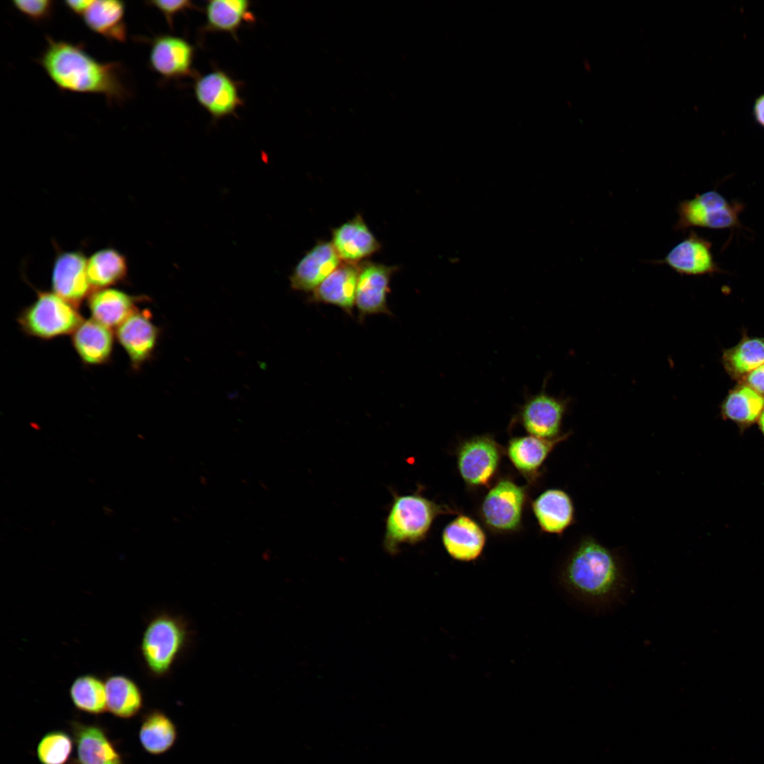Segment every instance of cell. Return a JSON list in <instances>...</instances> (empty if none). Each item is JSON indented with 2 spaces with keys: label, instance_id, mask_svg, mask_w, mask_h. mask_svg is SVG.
I'll return each mask as SVG.
<instances>
[{
  "label": "cell",
  "instance_id": "obj_36",
  "mask_svg": "<svg viewBox=\"0 0 764 764\" xmlns=\"http://www.w3.org/2000/svg\"><path fill=\"white\" fill-rule=\"evenodd\" d=\"M748 386L760 394H764V364L748 374Z\"/></svg>",
  "mask_w": 764,
  "mask_h": 764
},
{
  "label": "cell",
  "instance_id": "obj_1",
  "mask_svg": "<svg viewBox=\"0 0 764 764\" xmlns=\"http://www.w3.org/2000/svg\"><path fill=\"white\" fill-rule=\"evenodd\" d=\"M47 45L37 62L63 91L99 94L109 103H121L131 96L125 69L118 62H101L80 43L47 36Z\"/></svg>",
  "mask_w": 764,
  "mask_h": 764
},
{
  "label": "cell",
  "instance_id": "obj_20",
  "mask_svg": "<svg viewBox=\"0 0 764 764\" xmlns=\"http://www.w3.org/2000/svg\"><path fill=\"white\" fill-rule=\"evenodd\" d=\"M114 340L111 328L92 318L83 320L71 334L73 347L87 365H100L109 361Z\"/></svg>",
  "mask_w": 764,
  "mask_h": 764
},
{
  "label": "cell",
  "instance_id": "obj_4",
  "mask_svg": "<svg viewBox=\"0 0 764 764\" xmlns=\"http://www.w3.org/2000/svg\"><path fill=\"white\" fill-rule=\"evenodd\" d=\"M393 494L383 539L384 548L390 554L397 553L403 543L413 544L423 540L434 519L443 510L417 493Z\"/></svg>",
  "mask_w": 764,
  "mask_h": 764
},
{
  "label": "cell",
  "instance_id": "obj_13",
  "mask_svg": "<svg viewBox=\"0 0 764 764\" xmlns=\"http://www.w3.org/2000/svg\"><path fill=\"white\" fill-rule=\"evenodd\" d=\"M195 49L187 40L162 34L153 38L149 55L150 68L165 79L191 74Z\"/></svg>",
  "mask_w": 764,
  "mask_h": 764
},
{
  "label": "cell",
  "instance_id": "obj_39",
  "mask_svg": "<svg viewBox=\"0 0 764 764\" xmlns=\"http://www.w3.org/2000/svg\"><path fill=\"white\" fill-rule=\"evenodd\" d=\"M759 428L764 436V410L758 418Z\"/></svg>",
  "mask_w": 764,
  "mask_h": 764
},
{
  "label": "cell",
  "instance_id": "obj_29",
  "mask_svg": "<svg viewBox=\"0 0 764 764\" xmlns=\"http://www.w3.org/2000/svg\"><path fill=\"white\" fill-rule=\"evenodd\" d=\"M127 270L125 257L113 248L99 250L87 259V276L93 291L124 281Z\"/></svg>",
  "mask_w": 764,
  "mask_h": 764
},
{
  "label": "cell",
  "instance_id": "obj_31",
  "mask_svg": "<svg viewBox=\"0 0 764 764\" xmlns=\"http://www.w3.org/2000/svg\"><path fill=\"white\" fill-rule=\"evenodd\" d=\"M723 414L741 426H747L759 418L764 410V397L748 386L733 390L725 400Z\"/></svg>",
  "mask_w": 764,
  "mask_h": 764
},
{
  "label": "cell",
  "instance_id": "obj_37",
  "mask_svg": "<svg viewBox=\"0 0 764 764\" xmlns=\"http://www.w3.org/2000/svg\"><path fill=\"white\" fill-rule=\"evenodd\" d=\"M93 0H69L64 2L67 9L74 14L82 16Z\"/></svg>",
  "mask_w": 764,
  "mask_h": 764
},
{
  "label": "cell",
  "instance_id": "obj_26",
  "mask_svg": "<svg viewBox=\"0 0 764 764\" xmlns=\"http://www.w3.org/2000/svg\"><path fill=\"white\" fill-rule=\"evenodd\" d=\"M178 737V728L166 713L154 709L144 714L139 739L146 752L153 756L164 754L175 746Z\"/></svg>",
  "mask_w": 764,
  "mask_h": 764
},
{
  "label": "cell",
  "instance_id": "obj_22",
  "mask_svg": "<svg viewBox=\"0 0 764 764\" xmlns=\"http://www.w3.org/2000/svg\"><path fill=\"white\" fill-rule=\"evenodd\" d=\"M142 296L130 295L123 291L105 288L92 291L88 306L92 319L110 328H117L137 310Z\"/></svg>",
  "mask_w": 764,
  "mask_h": 764
},
{
  "label": "cell",
  "instance_id": "obj_33",
  "mask_svg": "<svg viewBox=\"0 0 764 764\" xmlns=\"http://www.w3.org/2000/svg\"><path fill=\"white\" fill-rule=\"evenodd\" d=\"M73 737L62 730L46 733L39 741L36 756L40 764H66L74 747Z\"/></svg>",
  "mask_w": 764,
  "mask_h": 764
},
{
  "label": "cell",
  "instance_id": "obj_32",
  "mask_svg": "<svg viewBox=\"0 0 764 764\" xmlns=\"http://www.w3.org/2000/svg\"><path fill=\"white\" fill-rule=\"evenodd\" d=\"M724 359L731 374L735 376L748 374L764 364V340L746 339L727 351Z\"/></svg>",
  "mask_w": 764,
  "mask_h": 764
},
{
  "label": "cell",
  "instance_id": "obj_19",
  "mask_svg": "<svg viewBox=\"0 0 764 764\" xmlns=\"http://www.w3.org/2000/svg\"><path fill=\"white\" fill-rule=\"evenodd\" d=\"M359 272V263H341L312 291L311 301L334 305L352 316Z\"/></svg>",
  "mask_w": 764,
  "mask_h": 764
},
{
  "label": "cell",
  "instance_id": "obj_3",
  "mask_svg": "<svg viewBox=\"0 0 764 764\" xmlns=\"http://www.w3.org/2000/svg\"><path fill=\"white\" fill-rule=\"evenodd\" d=\"M193 631L187 618L159 611L148 620L139 651L148 673L154 678L168 677L192 644Z\"/></svg>",
  "mask_w": 764,
  "mask_h": 764
},
{
  "label": "cell",
  "instance_id": "obj_17",
  "mask_svg": "<svg viewBox=\"0 0 764 764\" xmlns=\"http://www.w3.org/2000/svg\"><path fill=\"white\" fill-rule=\"evenodd\" d=\"M340 259L331 242H318L296 265L289 277L293 289L312 292L340 265Z\"/></svg>",
  "mask_w": 764,
  "mask_h": 764
},
{
  "label": "cell",
  "instance_id": "obj_35",
  "mask_svg": "<svg viewBox=\"0 0 764 764\" xmlns=\"http://www.w3.org/2000/svg\"><path fill=\"white\" fill-rule=\"evenodd\" d=\"M146 4L158 10L165 17L170 28L173 27V18L177 14L196 7L193 2L189 0H151L147 1Z\"/></svg>",
  "mask_w": 764,
  "mask_h": 764
},
{
  "label": "cell",
  "instance_id": "obj_27",
  "mask_svg": "<svg viewBox=\"0 0 764 764\" xmlns=\"http://www.w3.org/2000/svg\"><path fill=\"white\" fill-rule=\"evenodd\" d=\"M107 710L115 717L130 719L144 707V696L137 683L123 674H111L105 678Z\"/></svg>",
  "mask_w": 764,
  "mask_h": 764
},
{
  "label": "cell",
  "instance_id": "obj_12",
  "mask_svg": "<svg viewBox=\"0 0 764 764\" xmlns=\"http://www.w3.org/2000/svg\"><path fill=\"white\" fill-rule=\"evenodd\" d=\"M116 338L126 352L133 369L149 361L156 349L159 328L148 310H136L116 328Z\"/></svg>",
  "mask_w": 764,
  "mask_h": 764
},
{
  "label": "cell",
  "instance_id": "obj_25",
  "mask_svg": "<svg viewBox=\"0 0 764 764\" xmlns=\"http://www.w3.org/2000/svg\"><path fill=\"white\" fill-rule=\"evenodd\" d=\"M251 2L246 0H212L205 6L204 30L226 33L237 39L238 30L244 23H253Z\"/></svg>",
  "mask_w": 764,
  "mask_h": 764
},
{
  "label": "cell",
  "instance_id": "obj_10",
  "mask_svg": "<svg viewBox=\"0 0 764 764\" xmlns=\"http://www.w3.org/2000/svg\"><path fill=\"white\" fill-rule=\"evenodd\" d=\"M194 94L198 103L215 120L233 115L243 105L238 82L219 69L198 77Z\"/></svg>",
  "mask_w": 764,
  "mask_h": 764
},
{
  "label": "cell",
  "instance_id": "obj_2",
  "mask_svg": "<svg viewBox=\"0 0 764 764\" xmlns=\"http://www.w3.org/2000/svg\"><path fill=\"white\" fill-rule=\"evenodd\" d=\"M561 579L573 597L598 609L622 600L628 583L618 554L591 536L582 538L568 556Z\"/></svg>",
  "mask_w": 764,
  "mask_h": 764
},
{
  "label": "cell",
  "instance_id": "obj_9",
  "mask_svg": "<svg viewBox=\"0 0 764 764\" xmlns=\"http://www.w3.org/2000/svg\"><path fill=\"white\" fill-rule=\"evenodd\" d=\"M525 499L523 490L514 482L502 480L487 494L481 507L486 524L499 531H511L520 525Z\"/></svg>",
  "mask_w": 764,
  "mask_h": 764
},
{
  "label": "cell",
  "instance_id": "obj_6",
  "mask_svg": "<svg viewBox=\"0 0 764 764\" xmlns=\"http://www.w3.org/2000/svg\"><path fill=\"white\" fill-rule=\"evenodd\" d=\"M743 205L729 202L716 190H709L694 197L681 201L676 207L678 219L676 231H685L691 227L726 229L741 225L739 214Z\"/></svg>",
  "mask_w": 764,
  "mask_h": 764
},
{
  "label": "cell",
  "instance_id": "obj_7",
  "mask_svg": "<svg viewBox=\"0 0 764 764\" xmlns=\"http://www.w3.org/2000/svg\"><path fill=\"white\" fill-rule=\"evenodd\" d=\"M398 270L395 266L371 261L366 260L359 263L355 306L360 323L371 315L391 316L387 296L390 291L391 277Z\"/></svg>",
  "mask_w": 764,
  "mask_h": 764
},
{
  "label": "cell",
  "instance_id": "obj_34",
  "mask_svg": "<svg viewBox=\"0 0 764 764\" xmlns=\"http://www.w3.org/2000/svg\"><path fill=\"white\" fill-rule=\"evenodd\" d=\"M54 2L50 0H14L13 6L35 23L49 21L54 12Z\"/></svg>",
  "mask_w": 764,
  "mask_h": 764
},
{
  "label": "cell",
  "instance_id": "obj_18",
  "mask_svg": "<svg viewBox=\"0 0 764 764\" xmlns=\"http://www.w3.org/2000/svg\"><path fill=\"white\" fill-rule=\"evenodd\" d=\"M331 243L341 260L354 264H359V262L372 255L381 248V243L359 214L332 228Z\"/></svg>",
  "mask_w": 764,
  "mask_h": 764
},
{
  "label": "cell",
  "instance_id": "obj_38",
  "mask_svg": "<svg viewBox=\"0 0 764 764\" xmlns=\"http://www.w3.org/2000/svg\"><path fill=\"white\" fill-rule=\"evenodd\" d=\"M753 115L757 122L764 127V94L756 100L753 105Z\"/></svg>",
  "mask_w": 764,
  "mask_h": 764
},
{
  "label": "cell",
  "instance_id": "obj_21",
  "mask_svg": "<svg viewBox=\"0 0 764 764\" xmlns=\"http://www.w3.org/2000/svg\"><path fill=\"white\" fill-rule=\"evenodd\" d=\"M485 534L479 524L467 516H458L444 529L442 542L448 555L459 561H472L481 554Z\"/></svg>",
  "mask_w": 764,
  "mask_h": 764
},
{
  "label": "cell",
  "instance_id": "obj_15",
  "mask_svg": "<svg viewBox=\"0 0 764 764\" xmlns=\"http://www.w3.org/2000/svg\"><path fill=\"white\" fill-rule=\"evenodd\" d=\"M86 264L82 253L68 251L57 255L53 265V292L76 308L91 293Z\"/></svg>",
  "mask_w": 764,
  "mask_h": 764
},
{
  "label": "cell",
  "instance_id": "obj_24",
  "mask_svg": "<svg viewBox=\"0 0 764 764\" xmlns=\"http://www.w3.org/2000/svg\"><path fill=\"white\" fill-rule=\"evenodd\" d=\"M125 8L122 1L93 0L81 18L93 33L110 42L123 43L127 39Z\"/></svg>",
  "mask_w": 764,
  "mask_h": 764
},
{
  "label": "cell",
  "instance_id": "obj_28",
  "mask_svg": "<svg viewBox=\"0 0 764 764\" xmlns=\"http://www.w3.org/2000/svg\"><path fill=\"white\" fill-rule=\"evenodd\" d=\"M570 434H564L554 439L532 435L514 438L508 446L509 458L519 470L532 473L540 468L553 448Z\"/></svg>",
  "mask_w": 764,
  "mask_h": 764
},
{
  "label": "cell",
  "instance_id": "obj_23",
  "mask_svg": "<svg viewBox=\"0 0 764 764\" xmlns=\"http://www.w3.org/2000/svg\"><path fill=\"white\" fill-rule=\"evenodd\" d=\"M533 513L540 528L561 535L575 523V509L570 496L560 489H549L533 503Z\"/></svg>",
  "mask_w": 764,
  "mask_h": 764
},
{
  "label": "cell",
  "instance_id": "obj_30",
  "mask_svg": "<svg viewBox=\"0 0 764 764\" xmlns=\"http://www.w3.org/2000/svg\"><path fill=\"white\" fill-rule=\"evenodd\" d=\"M74 706L90 714H101L107 710L105 681L92 673L77 676L69 687Z\"/></svg>",
  "mask_w": 764,
  "mask_h": 764
},
{
  "label": "cell",
  "instance_id": "obj_14",
  "mask_svg": "<svg viewBox=\"0 0 764 764\" xmlns=\"http://www.w3.org/2000/svg\"><path fill=\"white\" fill-rule=\"evenodd\" d=\"M712 244L694 231L673 247L663 259L652 261L666 265L682 275H702L719 271L711 250Z\"/></svg>",
  "mask_w": 764,
  "mask_h": 764
},
{
  "label": "cell",
  "instance_id": "obj_11",
  "mask_svg": "<svg viewBox=\"0 0 764 764\" xmlns=\"http://www.w3.org/2000/svg\"><path fill=\"white\" fill-rule=\"evenodd\" d=\"M500 458L499 447L492 437L475 436L463 442L459 448V473L470 485H485L495 474Z\"/></svg>",
  "mask_w": 764,
  "mask_h": 764
},
{
  "label": "cell",
  "instance_id": "obj_5",
  "mask_svg": "<svg viewBox=\"0 0 764 764\" xmlns=\"http://www.w3.org/2000/svg\"><path fill=\"white\" fill-rule=\"evenodd\" d=\"M83 320L78 308L53 291H38L36 299L18 316L23 331L41 340L72 334Z\"/></svg>",
  "mask_w": 764,
  "mask_h": 764
},
{
  "label": "cell",
  "instance_id": "obj_8",
  "mask_svg": "<svg viewBox=\"0 0 764 764\" xmlns=\"http://www.w3.org/2000/svg\"><path fill=\"white\" fill-rule=\"evenodd\" d=\"M567 398L548 395L545 388L526 397L519 412L525 429L532 436L554 439L560 434L563 417L568 407Z\"/></svg>",
  "mask_w": 764,
  "mask_h": 764
},
{
  "label": "cell",
  "instance_id": "obj_16",
  "mask_svg": "<svg viewBox=\"0 0 764 764\" xmlns=\"http://www.w3.org/2000/svg\"><path fill=\"white\" fill-rule=\"evenodd\" d=\"M77 764H125L123 758L101 726L79 721L69 723Z\"/></svg>",
  "mask_w": 764,
  "mask_h": 764
}]
</instances>
